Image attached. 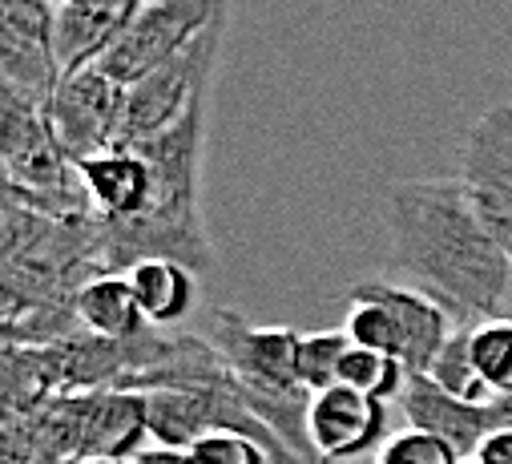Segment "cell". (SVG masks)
Here are the masks:
<instances>
[{"instance_id": "1", "label": "cell", "mask_w": 512, "mask_h": 464, "mask_svg": "<svg viewBox=\"0 0 512 464\" xmlns=\"http://www.w3.org/2000/svg\"><path fill=\"white\" fill-rule=\"evenodd\" d=\"M392 267L428 291L456 327L504 315L512 295V259L476 218L460 178H408L388 194Z\"/></svg>"}, {"instance_id": "2", "label": "cell", "mask_w": 512, "mask_h": 464, "mask_svg": "<svg viewBox=\"0 0 512 464\" xmlns=\"http://www.w3.org/2000/svg\"><path fill=\"white\" fill-rule=\"evenodd\" d=\"M222 37H226V21L210 25L194 45H186L178 57H170L150 77L130 85L125 118H121V138H117L121 146H134V142H146L154 134H166L170 126H178L186 118L198 97H206L214 89Z\"/></svg>"}, {"instance_id": "3", "label": "cell", "mask_w": 512, "mask_h": 464, "mask_svg": "<svg viewBox=\"0 0 512 464\" xmlns=\"http://www.w3.org/2000/svg\"><path fill=\"white\" fill-rule=\"evenodd\" d=\"M230 0H142L134 21L97 61L121 85H138L158 65L194 45L210 25L226 21Z\"/></svg>"}, {"instance_id": "4", "label": "cell", "mask_w": 512, "mask_h": 464, "mask_svg": "<svg viewBox=\"0 0 512 464\" xmlns=\"http://www.w3.org/2000/svg\"><path fill=\"white\" fill-rule=\"evenodd\" d=\"M456 178L484 230L512 259V97L472 122L460 146Z\"/></svg>"}, {"instance_id": "5", "label": "cell", "mask_w": 512, "mask_h": 464, "mask_svg": "<svg viewBox=\"0 0 512 464\" xmlns=\"http://www.w3.org/2000/svg\"><path fill=\"white\" fill-rule=\"evenodd\" d=\"M61 77L53 0H0V85L49 109Z\"/></svg>"}, {"instance_id": "6", "label": "cell", "mask_w": 512, "mask_h": 464, "mask_svg": "<svg viewBox=\"0 0 512 464\" xmlns=\"http://www.w3.org/2000/svg\"><path fill=\"white\" fill-rule=\"evenodd\" d=\"M125 97H130V85L109 77L101 65H89V69L61 77L49 113H53L57 138L73 162L117 146L121 118H125Z\"/></svg>"}, {"instance_id": "7", "label": "cell", "mask_w": 512, "mask_h": 464, "mask_svg": "<svg viewBox=\"0 0 512 464\" xmlns=\"http://www.w3.org/2000/svg\"><path fill=\"white\" fill-rule=\"evenodd\" d=\"M311 440L327 464L379 452L388 440V404L335 384L311 400Z\"/></svg>"}, {"instance_id": "8", "label": "cell", "mask_w": 512, "mask_h": 464, "mask_svg": "<svg viewBox=\"0 0 512 464\" xmlns=\"http://www.w3.org/2000/svg\"><path fill=\"white\" fill-rule=\"evenodd\" d=\"M351 291L383 303L396 315V323L404 331V368H408V376H428L436 356H440V347L456 331V319L428 291H420L412 283H396L388 275H371V279L355 283Z\"/></svg>"}, {"instance_id": "9", "label": "cell", "mask_w": 512, "mask_h": 464, "mask_svg": "<svg viewBox=\"0 0 512 464\" xmlns=\"http://www.w3.org/2000/svg\"><path fill=\"white\" fill-rule=\"evenodd\" d=\"M150 440V400L130 388H97L85 392L81 408V460L109 456L134 460Z\"/></svg>"}, {"instance_id": "10", "label": "cell", "mask_w": 512, "mask_h": 464, "mask_svg": "<svg viewBox=\"0 0 512 464\" xmlns=\"http://www.w3.org/2000/svg\"><path fill=\"white\" fill-rule=\"evenodd\" d=\"M142 0H57L53 29H57V61L61 73H77L97 65L113 41L134 21Z\"/></svg>"}, {"instance_id": "11", "label": "cell", "mask_w": 512, "mask_h": 464, "mask_svg": "<svg viewBox=\"0 0 512 464\" xmlns=\"http://www.w3.org/2000/svg\"><path fill=\"white\" fill-rule=\"evenodd\" d=\"M77 174L85 182V194L93 202V214L101 222L134 218L150 206L154 194V170L134 146H109L93 158L77 162Z\"/></svg>"}, {"instance_id": "12", "label": "cell", "mask_w": 512, "mask_h": 464, "mask_svg": "<svg viewBox=\"0 0 512 464\" xmlns=\"http://www.w3.org/2000/svg\"><path fill=\"white\" fill-rule=\"evenodd\" d=\"M77 319H81V331L101 339H134L150 327L125 271H105L89 279L77 291Z\"/></svg>"}, {"instance_id": "13", "label": "cell", "mask_w": 512, "mask_h": 464, "mask_svg": "<svg viewBox=\"0 0 512 464\" xmlns=\"http://www.w3.org/2000/svg\"><path fill=\"white\" fill-rule=\"evenodd\" d=\"M150 327H174L198 307V271L174 259H146L125 271Z\"/></svg>"}, {"instance_id": "14", "label": "cell", "mask_w": 512, "mask_h": 464, "mask_svg": "<svg viewBox=\"0 0 512 464\" xmlns=\"http://www.w3.org/2000/svg\"><path fill=\"white\" fill-rule=\"evenodd\" d=\"M61 392L65 388L49 347L5 343V416H29Z\"/></svg>"}, {"instance_id": "15", "label": "cell", "mask_w": 512, "mask_h": 464, "mask_svg": "<svg viewBox=\"0 0 512 464\" xmlns=\"http://www.w3.org/2000/svg\"><path fill=\"white\" fill-rule=\"evenodd\" d=\"M408 380H412V376H408V368H404L400 360L383 356V352H371V347H359V343L347 347V356H343V364H339V384H343V388H355V392L375 396V400H383V404H392V400L400 404Z\"/></svg>"}, {"instance_id": "16", "label": "cell", "mask_w": 512, "mask_h": 464, "mask_svg": "<svg viewBox=\"0 0 512 464\" xmlns=\"http://www.w3.org/2000/svg\"><path fill=\"white\" fill-rule=\"evenodd\" d=\"M448 396H456V400H468V404H488L496 392L484 384V376H480V368H476V360H472V327H456L452 335H448V343L440 347V356H436V364H432V372H428Z\"/></svg>"}, {"instance_id": "17", "label": "cell", "mask_w": 512, "mask_h": 464, "mask_svg": "<svg viewBox=\"0 0 512 464\" xmlns=\"http://www.w3.org/2000/svg\"><path fill=\"white\" fill-rule=\"evenodd\" d=\"M472 360L496 396H512V319L496 315L472 327Z\"/></svg>"}, {"instance_id": "18", "label": "cell", "mask_w": 512, "mask_h": 464, "mask_svg": "<svg viewBox=\"0 0 512 464\" xmlns=\"http://www.w3.org/2000/svg\"><path fill=\"white\" fill-rule=\"evenodd\" d=\"M347 347H351V335L343 327H335V331H307L299 339V384L311 396H319V392L339 384V364L347 356Z\"/></svg>"}, {"instance_id": "19", "label": "cell", "mask_w": 512, "mask_h": 464, "mask_svg": "<svg viewBox=\"0 0 512 464\" xmlns=\"http://www.w3.org/2000/svg\"><path fill=\"white\" fill-rule=\"evenodd\" d=\"M375 464H468V460L456 448H448L440 436L404 428L383 440V448L375 452Z\"/></svg>"}, {"instance_id": "20", "label": "cell", "mask_w": 512, "mask_h": 464, "mask_svg": "<svg viewBox=\"0 0 512 464\" xmlns=\"http://www.w3.org/2000/svg\"><path fill=\"white\" fill-rule=\"evenodd\" d=\"M186 464H275L263 444L238 432H210L186 448Z\"/></svg>"}, {"instance_id": "21", "label": "cell", "mask_w": 512, "mask_h": 464, "mask_svg": "<svg viewBox=\"0 0 512 464\" xmlns=\"http://www.w3.org/2000/svg\"><path fill=\"white\" fill-rule=\"evenodd\" d=\"M468 464H512V428L492 432V436L476 448V456H472Z\"/></svg>"}, {"instance_id": "22", "label": "cell", "mask_w": 512, "mask_h": 464, "mask_svg": "<svg viewBox=\"0 0 512 464\" xmlns=\"http://www.w3.org/2000/svg\"><path fill=\"white\" fill-rule=\"evenodd\" d=\"M130 464H186V452H178V448H162V444H150V448H142Z\"/></svg>"}, {"instance_id": "23", "label": "cell", "mask_w": 512, "mask_h": 464, "mask_svg": "<svg viewBox=\"0 0 512 464\" xmlns=\"http://www.w3.org/2000/svg\"><path fill=\"white\" fill-rule=\"evenodd\" d=\"M73 464H130V460H109V456H89V460H73Z\"/></svg>"}, {"instance_id": "24", "label": "cell", "mask_w": 512, "mask_h": 464, "mask_svg": "<svg viewBox=\"0 0 512 464\" xmlns=\"http://www.w3.org/2000/svg\"><path fill=\"white\" fill-rule=\"evenodd\" d=\"M504 315H508V319H512V295H508V307H504Z\"/></svg>"}]
</instances>
